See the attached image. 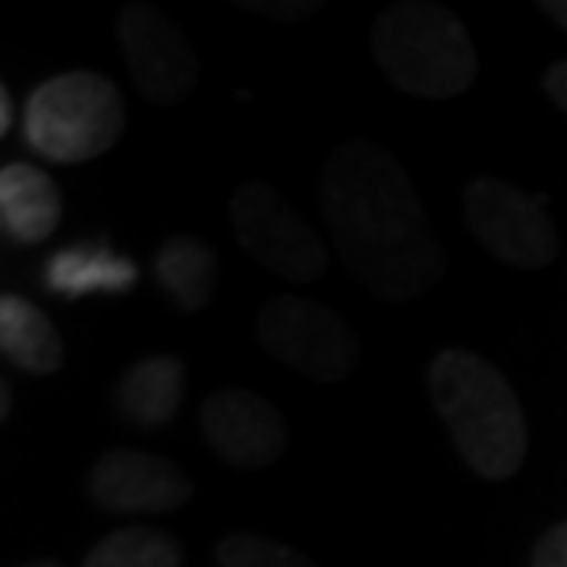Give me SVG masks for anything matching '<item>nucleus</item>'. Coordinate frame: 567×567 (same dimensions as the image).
I'll return each instance as SVG.
<instances>
[{
  "label": "nucleus",
  "instance_id": "nucleus-11",
  "mask_svg": "<svg viewBox=\"0 0 567 567\" xmlns=\"http://www.w3.org/2000/svg\"><path fill=\"white\" fill-rule=\"evenodd\" d=\"M188 369L177 354H155L141 358L122 372L111 399L122 424L137 431H158L174 424V416L185 402Z\"/></svg>",
  "mask_w": 567,
  "mask_h": 567
},
{
  "label": "nucleus",
  "instance_id": "nucleus-16",
  "mask_svg": "<svg viewBox=\"0 0 567 567\" xmlns=\"http://www.w3.org/2000/svg\"><path fill=\"white\" fill-rule=\"evenodd\" d=\"M49 284L63 295H85L100 288L126 291L137 284V266L111 255L107 247H66L63 255L52 258Z\"/></svg>",
  "mask_w": 567,
  "mask_h": 567
},
{
  "label": "nucleus",
  "instance_id": "nucleus-10",
  "mask_svg": "<svg viewBox=\"0 0 567 567\" xmlns=\"http://www.w3.org/2000/svg\"><path fill=\"white\" fill-rule=\"evenodd\" d=\"M192 480L181 464L144 450H111L89 472V497L104 513L155 516L188 505Z\"/></svg>",
  "mask_w": 567,
  "mask_h": 567
},
{
  "label": "nucleus",
  "instance_id": "nucleus-20",
  "mask_svg": "<svg viewBox=\"0 0 567 567\" xmlns=\"http://www.w3.org/2000/svg\"><path fill=\"white\" fill-rule=\"evenodd\" d=\"M542 85H546V96L567 115V60L553 63L546 71V78H542Z\"/></svg>",
  "mask_w": 567,
  "mask_h": 567
},
{
  "label": "nucleus",
  "instance_id": "nucleus-2",
  "mask_svg": "<svg viewBox=\"0 0 567 567\" xmlns=\"http://www.w3.org/2000/svg\"><path fill=\"white\" fill-rule=\"evenodd\" d=\"M427 394L464 464L483 480H513L527 461V421L505 372L472 350L446 347L427 365Z\"/></svg>",
  "mask_w": 567,
  "mask_h": 567
},
{
  "label": "nucleus",
  "instance_id": "nucleus-6",
  "mask_svg": "<svg viewBox=\"0 0 567 567\" xmlns=\"http://www.w3.org/2000/svg\"><path fill=\"white\" fill-rule=\"evenodd\" d=\"M464 225L475 244L497 262L516 269H542L557 258V225L549 199L502 177H475L461 196Z\"/></svg>",
  "mask_w": 567,
  "mask_h": 567
},
{
  "label": "nucleus",
  "instance_id": "nucleus-8",
  "mask_svg": "<svg viewBox=\"0 0 567 567\" xmlns=\"http://www.w3.org/2000/svg\"><path fill=\"white\" fill-rule=\"evenodd\" d=\"M118 49L133 85L152 104L177 107L196 93L199 85L196 49L181 33L177 22L155 4L133 0V4L118 11Z\"/></svg>",
  "mask_w": 567,
  "mask_h": 567
},
{
  "label": "nucleus",
  "instance_id": "nucleus-24",
  "mask_svg": "<svg viewBox=\"0 0 567 567\" xmlns=\"http://www.w3.org/2000/svg\"><path fill=\"white\" fill-rule=\"evenodd\" d=\"M19 567H63V564H55V560H33V564H19Z\"/></svg>",
  "mask_w": 567,
  "mask_h": 567
},
{
  "label": "nucleus",
  "instance_id": "nucleus-9",
  "mask_svg": "<svg viewBox=\"0 0 567 567\" xmlns=\"http://www.w3.org/2000/svg\"><path fill=\"white\" fill-rule=\"evenodd\" d=\"M199 431L207 446L240 472H262L288 450V427L280 410L244 388H225L203 399Z\"/></svg>",
  "mask_w": 567,
  "mask_h": 567
},
{
  "label": "nucleus",
  "instance_id": "nucleus-12",
  "mask_svg": "<svg viewBox=\"0 0 567 567\" xmlns=\"http://www.w3.org/2000/svg\"><path fill=\"white\" fill-rule=\"evenodd\" d=\"M63 218L60 185L30 163L0 169V229L16 244H44Z\"/></svg>",
  "mask_w": 567,
  "mask_h": 567
},
{
  "label": "nucleus",
  "instance_id": "nucleus-23",
  "mask_svg": "<svg viewBox=\"0 0 567 567\" xmlns=\"http://www.w3.org/2000/svg\"><path fill=\"white\" fill-rule=\"evenodd\" d=\"M8 413H11V388L8 383H0V416L8 421Z\"/></svg>",
  "mask_w": 567,
  "mask_h": 567
},
{
  "label": "nucleus",
  "instance_id": "nucleus-4",
  "mask_svg": "<svg viewBox=\"0 0 567 567\" xmlns=\"http://www.w3.org/2000/svg\"><path fill=\"white\" fill-rule=\"evenodd\" d=\"M126 133V100L107 74L66 71L41 82L22 111V137L49 163H93Z\"/></svg>",
  "mask_w": 567,
  "mask_h": 567
},
{
  "label": "nucleus",
  "instance_id": "nucleus-7",
  "mask_svg": "<svg viewBox=\"0 0 567 567\" xmlns=\"http://www.w3.org/2000/svg\"><path fill=\"white\" fill-rule=\"evenodd\" d=\"M229 221L236 244L280 280H321L332 266L324 240L291 210V203L262 181H247L233 192Z\"/></svg>",
  "mask_w": 567,
  "mask_h": 567
},
{
  "label": "nucleus",
  "instance_id": "nucleus-21",
  "mask_svg": "<svg viewBox=\"0 0 567 567\" xmlns=\"http://www.w3.org/2000/svg\"><path fill=\"white\" fill-rule=\"evenodd\" d=\"M11 93H8V85H0V137H4V133H11Z\"/></svg>",
  "mask_w": 567,
  "mask_h": 567
},
{
  "label": "nucleus",
  "instance_id": "nucleus-5",
  "mask_svg": "<svg viewBox=\"0 0 567 567\" xmlns=\"http://www.w3.org/2000/svg\"><path fill=\"white\" fill-rule=\"evenodd\" d=\"M255 336L269 358L317 383L347 380L361 361V339L347 317L299 295L266 302L255 321Z\"/></svg>",
  "mask_w": 567,
  "mask_h": 567
},
{
  "label": "nucleus",
  "instance_id": "nucleus-1",
  "mask_svg": "<svg viewBox=\"0 0 567 567\" xmlns=\"http://www.w3.org/2000/svg\"><path fill=\"white\" fill-rule=\"evenodd\" d=\"M321 210L343 266L388 302H413L442 280L446 255L421 192L388 147L343 141L321 169Z\"/></svg>",
  "mask_w": 567,
  "mask_h": 567
},
{
  "label": "nucleus",
  "instance_id": "nucleus-17",
  "mask_svg": "<svg viewBox=\"0 0 567 567\" xmlns=\"http://www.w3.org/2000/svg\"><path fill=\"white\" fill-rule=\"evenodd\" d=\"M214 560L218 567H321L306 553L274 542L266 535H251V530H233L214 546Z\"/></svg>",
  "mask_w": 567,
  "mask_h": 567
},
{
  "label": "nucleus",
  "instance_id": "nucleus-19",
  "mask_svg": "<svg viewBox=\"0 0 567 567\" xmlns=\"http://www.w3.org/2000/svg\"><path fill=\"white\" fill-rule=\"evenodd\" d=\"M247 8H251L255 16H266V19H306V16H313L321 4H317V0H299V4H280V0L266 4V0H251Z\"/></svg>",
  "mask_w": 567,
  "mask_h": 567
},
{
  "label": "nucleus",
  "instance_id": "nucleus-14",
  "mask_svg": "<svg viewBox=\"0 0 567 567\" xmlns=\"http://www.w3.org/2000/svg\"><path fill=\"white\" fill-rule=\"evenodd\" d=\"M0 350L11 365L33 377H52L63 365V339L52 317L11 291L0 299Z\"/></svg>",
  "mask_w": 567,
  "mask_h": 567
},
{
  "label": "nucleus",
  "instance_id": "nucleus-13",
  "mask_svg": "<svg viewBox=\"0 0 567 567\" xmlns=\"http://www.w3.org/2000/svg\"><path fill=\"white\" fill-rule=\"evenodd\" d=\"M221 262L199 236H166L155 251V284L177 313H203L218 291Z\"/></svg>",
  "mask_w": 567,
  "mask_h": 567
},
{
  "label": "nucleus",
  "instance_id": "nucleus-3",
  "mask_svg": "<svg viewBox=\"0 0 567 567\" xmlns=\"http://www.w3.org/2000/svg\"><path fill=\"white\" fill-rule=\"evenodd\" d=\"M369 44L383 78L421 100H457L480 74L468 27L450 8L427 0L383 8L372 22Z\"/></svg>",
  "mask_w": 567,
  "mask_h": 567
},
{
  "label": "nucleus",
  "instance_id": "nucleus-22",
  "mask_svg": "<svg viewBox=\"0 0 567 567\" xmlns=\"http://www.w3.org/2000/svg\"><path fill=\"white\" fill-rule=\"evenodd\" d=\"M542 11H546V16L557 22V27L567 30V0H546V4H542Z\"/></svg>",
  "mask_w": 567,
  "mask_h": 567
},
{
  "label": "nucleus",
  "instance_id": "nucleus-15",
  "mask_svg": "<svg viewBox=\"0 0 567 567\" xmlns=\"http://www.w3.org/2000/svg\"><path fill=\"white\" fill-rule=\"evenodd\" d=\"M185 549L174 535L147 524L115 527L104 535L78 567H181Z\"/></svg>",
  "mask_w": 567,
  "mask_h": 567
},
{
  "label": "nucleus",
  "instance_id": "nucleus-18",
  "mask_svg": "<svg viewBox=\"0 0 567 567\" xmlns=\"http://www.w3.org/2000/svg\"><path fill=\"white\" fill-rule=\"evenodd\" d=\"M530 567H567V519L538 538Z\"/></svg>",
  "mask_w": 567,
  "mask_h": 567
}]
</instances>
